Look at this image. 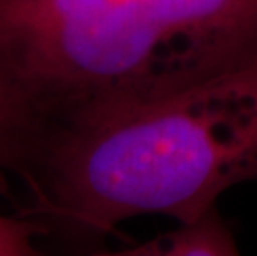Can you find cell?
<instances>
[{"instance_id":"obj_1","label":"cell","mask_w":257,"mask_h":256,"mask_svg":"<svg viewBox=\"0 0 257 256\" xmlns=\"http://www.w3.org/2000/svg\"><path fill=\"white\" fill-rule=\"evenodd\" d=\"M20 182L17 213L68 248L98 249L136 216L198 220L257 182V57L155 99L52 120Z\"/></svg>"},{"instance_id":"obj_2","label":"cell","mask_w":257,"mask_h":256,"mask_svg":"<svg viewBox=\"0 0 257 256\" xmlns=\"http://www.w3.org/2000/svg\"><path fill=\"white\" fill-rule=\"evenodd\" d=\"M257 57V0H0V60L42 127L169 94Z\"/></svg>"},{"instance_id":"obj_3","label":"cell","mask_w":257,"mask_h":256,"mask_svg":"<svg viewBox=\"0 0 257 256\" xmlns=\"http://www.w3.org/2000/svg\"><path fill=\"white\" fill-rule=\"evenodd\" d=\"M42 130L34 100L0 60V175L20 180Z\"/></svg>"},{"instance_id":"obj_4","label":"cell","mask_w":257,"mask_h":256,"mask_svg":"<svg viewBox=\"0 0 257 256\" xmlns=\"http://www.w3.org/2000/svg\"><path fill=\"white\" fill-rule=\"evenodd\" d=\"M113 254L121 256H232L239 246L231 226L224 221L217 206L189 223L161 233L146 241L121 248Z\"/></svg>"},{"instance_id":"obj_5","label":"cell","mask_w":257,"mask_h":256,"mask_svg":"<svg viewBox=\"0 0 257 256\" xmlns=\"http://www.w3.org/2000/svg\"><path fill=\"white\" fill-rule=\"evenodd\" d=\"M40 238H45V230L37 221L19 213H0V256L40 254L37 244Z\"/></svg>"}]
</instances>
